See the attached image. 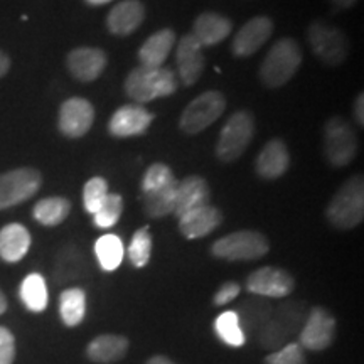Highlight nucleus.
Returning a JSON list of instances; mask_svg holds the SVG:
<instances>
[{"mask_svg": "<svg viewBox=\"0 0 364 364\" xmlns=\"http://www.w3.org/2000/svg\"><path fill=\"white\" fill-rule=\"evenodd\" d=\"M215 331L223 343L231 348H241L247 343V336L241 331L238 316L235 311H226L220 314L215 321Z\"/></svg>", "mask_w": 364, "mask_h": 364, "instance_id": "obj_33", "label": "nucleus"}, {"mask_svg": "<svg viewBox=\"0 0 364 364\" xmlns=\"http://www.w3.org/2000/svg\"><path fill=\"white\" fill-rule=\"evenodd\" d=\"M86 270H88V263L83 252L73 245H68L58 253L53 275L58 284H66V282L81 279Z\"/></svg>", "mask_w": 364, "mask_h": 364, "instance_id": "obj_26", "label": "nucleus"}, {"mask_svg": "<svg viewBox=\"0 0 364 364\" xmlns=\"http://www.w3.org/2000/svg\"><path fill=\"white\" fill-rule=\"evenodd\" d=\"M270 250L267 236L255 230H241L216 240L211 247L213 257L226 262L260 260Z\"/></svg>", "mask_w": 364, "mask_h": 364, "instance_id": "obj_5", "label": "nucleus"}, {"mask_svg": "<svg viewBox=\"0 0 364 364\" xmlns=\"http://www.w3.org/2000/svg\"><path fill=\"white\" fill-rule=\"evenodd\" d=\"M331 6L338 11H346V9H351L356 6L359 0H329Z\"/></svg>", "mask_w": 364, "mask_h": 364, "instance_id": "obj_42", "label": "nucleus"}, {"mask_svg": "<svg viewBox=\"0 0 364 364\" xmlns=\"http://www.w3.org/2000/svg\"><path fill=\"white\" fill-rule=\"evenodd\" d=\"M107 63L108 58L103 49L90 48V46L73 49L66 58V66L71 76L81 83H91L98 80L107 68Z\"/></svg>", "mask_w": 364, "mask_h": 364, "instance_id": "obj_17", "label": "nucleus"}, {"mask_svg": "<svg viewBox=\"0 0 364 364\" xmlns=\"http://www.w3.org/2000/svg\"><path fill=\"white\" fill-rule=\"evenodd\" d=\"M108 194H110V191H108V182L105 177H91L90 181H86L83 188L85 211L90 213V215H95L105 203Z\"/></svg>", "mask_w": 364, "mask_h": 364, "instance_id": "obj_36", "label": "nucleus"}, {"mask_svg": "<svg viewBox=\"0 0 364 364\" xmlns=\"http://www.w3.org/2000/svg\"><path fill=\"white\" fill-rule=\"evenodd\" d=\"M272 309L273 307L265 299L255 295L253 299L245 300V302L238 307V311H235L236 316H238L241 331L245 332L247 338L248 334L250 338L257 334L258 329L263 326V322H265L268 316L272 314Z\"/></svg>", "mask_w": 364, "mask_h": 364, "instance_id": "obj_27", "label": "nucleus"}, {"mask_svg": "<svg viewBox=\"0 0 364 364\" xmlns=\"http://www.w3.org/2000/svg\"><path fill=\"white\" fill-rule=\"evenodd\" d=\"M275 29V24L270 17L257 16L241 26L231 41V53L236 58H250L263 48V44L270 39Z\"/></svg>", "mask_w": 364, "mask_h": 364, "instance_id": "obj_14", "label": "nucleus"}, {"mask_svg": "<svg viewBox=\"0 0 364 364\" xmlns=\"http://www.w3.org/2000/svg\"><path fill=\"white\" fill-rule=\"evenodd\" d=\"M223 223L221 211L213 204H204L179 218V231L184 238L199 240L220 228Z\"/></svg>", "mask_w": 364, "mask_h": 364, "instance_id": "obj_18", "label": "nucleus"}, {"mask_svg": "<svg viewBox=\"0 0 364 364\" xmlns=\"http://www.w3.org/2000/svg\"><path fill=\"white\" fill-rule=\"evenodd\" d=\"M179 86L177 76L169 68H144L136 66L127 75L124 90L136 105L154 102L174 95Z\"/></svg>", "mask_w": 364, "mask_h": 364, "instance_id": "obj_1", "label": "nucleus"}, {"mask_svg": "<svg viewBox=\"0 0 364 364\" xmlns=\"http://www.w3.org/2000/svg\"><path fill=\"white\" fill-rule=\"evenodd\" d=\"M95 108L86 98H68L59 108L58 127L59 132L68 139H80L93 127Z\"/></svg>", "mask_w": 364, "mask_h": 364, "instance_id": "obj_13", "label": "nucleus"}, {"mask_svg": "<svg viewBox=\"0 0 364 364\" xmlns=\"http://www.w3.org/2000/svg\"><path fill=\"white\" fill-rule=\"evenodd\" d=\"M179 181L171 182V184L164 186V188L147 191V193H142V204L144 211L149 218H164L169 216L174 213L176 206V191Z\"/></svg>", "mask_w": 364, "mask_h": 364, "instance_id": "obj_28", "label": "nucleus"}, {"mask_svg": "<svg viewBox=\"0 0 364 364\" xmlns=\"http://www.w3.org/2000/svg\"><path fill=\"white\" fill-rule=\"evenodd\" d=\"M174 181H176V176L171 167L162 162H156L145 171L142 182H140V191H142V193H147V191L164 188V186L171 184V182Z\"/></svg>", "mask_w": 364, "mask_h": 364, "instance_id": "obj_37", "label": "nucleus"}, {"mask_svg": "<svg viewBox=\"0 0 364 364\" xmlns=\"http://www.w3.org/2000/svg\"><path fill=\"white\" fill-rule=\"evenodd\" d=\"M309 44L312 53L324 65L339 66L348 59L349 43L343 31L326 24L322 21H314L307 31Z\"/></svg>", "mask_w": 364, "mask_h": 364, "instance_id": "obj_9", "label": "nucleus"}, {"mask_svg": "<svg viewBox=\"0 0 364 364\" xmlns=\"http://www.w3.org/2000/svg\"><path fill=\"white\" fill-rule=\"evenodd\" d=\"M294 287V277L279 267L258 268L247 279L248 292L262 299H284L292 294Z\"/></svg>", "mask_w": 364, "mask_h": 364, "instance_id": "obj_12", "label": "nucleus"}, {"mask_svg": "<svg viewBox=\"0 0 364 364\" xmlns=\"http://www.w3.org/2000/svg\"><path fill=\"white\" fill-rule=\"evenodd\" d=\"M240 285L236 282H225L220 289L216 290L215 297H213V302L215 306H226V304L233 302V300L240 295Z\"/></svg>", "mask_w": 364, "mask_h": 364, "instance_id": "obj_40", "label": "nucleus"}, {"mask_svg": "<svg viewBox=\"0 0 364 364\" xmlns=\"http://www.w3.org/2000/svg\"><path fill=\"white\" fill-rule=\"evenodd\" d=\"M95 255L97 260L105 272H115L122 265L125 257V247L122 243L120 236L103 235L95 243Z\"/></svg>", "mask_w": 364, "mask_h": 364, "instance_id": "obj_32", "label": "nucleus"}, {"mask_svg": "<svg viewBox=\"0 0 364 364\" xmlns=\"http://www.w3.org/2000/svg\"><path fill=\"white\" fill-rule=\"evenodd\" d=\"M358 135L348 120L331 117L324 125V154L334 167L349 166L358 156Z\"/></svg>", "mask_w": 364, "mask_h": 364, "instance_id": "obj_7", "label": "nucleus"}, {"mask_svg": "<svg viewBox=\"0 0 364 364\" xmlns=\"http://www.w3.org/2000/svg\"><path fill=\"white\" fill-rule=\"evenodd\" d=\"M231 33H233V22L230 17L209 11L196 17L191 34L201 44V48H209V46L220 44Z\"/></svg>", "mask_w": 364, "mask_h": 364, "instance_id": "obj_22", "label": "nucleus"}, {"mask_svg": "<svg viewBox=\"0 0 364 364\" xmlns=\"http://www.w3.org/2000/svg\"><path fill=\"white\" fill-rule=\"evenodd\" d=\"M152 255V236H150L149 226L140 228L132 236L129 245V260L135 268H144Z\"/></svg>", "mask_w": 364, "mask_h": 364, "instance_id": "obj_34", "label": "nucleus"}, {"mask_svg": "<svg viewBox=\"0 0 364 364\" xmlns=\"http://www.w3.org/2000/svg\"><path fill=\"white\" fill-rule=\"evenodd\" d=\"M152 122L154 113H150L144 105H124L108 120V134L117 139L139 136L147 134Z\"/></svg>", "mask_w": 364, "mask_h": 364, "instance_id": "obj_15", "label": "nucleus"}, {"mask_svg": "<svg viewBox=\"0 0 364 364\" xmlns=\"http://www.w3.org/2000/svg\"><path fill=\"white\" fill-rule=\"evenodd\" d=\"M59 316L68 327H76L86 316V294L80 287L63 290L59 295Z\"/></svg>", "mask_w": 364, "mask_h": 364, "instance_id": "obj_29", "label": "nucleus"}, {"mask_svg": "<svg viewBox=\"0 0 364 364\" xmlns=\"http://www.w3.org/2000/svg\"><path fill=\"white\" fill-rule=\"evenodd\" d=\"M129 339L120 334L97 336L86 348V354L93 363L110 364L120 361L129 351Z\"/></svg>", "mask_w": 364, "mask_h": 364, "instance_id": "obj_25", "label": "nucleus"}, {"mask_svg": "<svg viewBox=\"0 0 364 364\" xmlns=\"http://www.w3.org/2000/svg\"><path fill=\"white\" fill-rule=\"evenodd\" d=\"M9 70H11V59H9L6 53L0 51V78H4Z\"/></svg>", "mask_w": 364, "mask_h": 364, "instance_id": "obj_43", "label": "nucleus"}, {"mask_svg": "<svg viewBox=\"0 0 364 364\" xmlns=\"http://www.w3.org/2000/svg\"><path fill=\"white\" fill-rule=\"evenodd\" d=\"M71 203L61 196H53V198L41 199L33 209L34 220L43 226H58L70 216Z\"/></svg>", "mask_w": 364, "mask_h": 364, "instance_id": "obj_30", "label": "nucleus"}, {"mask_svg": "<svg viewBox=\"0 0 364 364\" xmlns=\"http://www.w3.org/2000/svg\"><path fill=\"white\" fill-rule=\"evenodd\" d=\"M86 4H90V6L93 7H98V6H105V4H110L112 0H85Z\"/></svg>", "mask_w": 364, "mask_h": 364, "instance_id": "obj_46", "label": "nucleus"}, {"mask_svg": "<svg viewBox=\"0 0 364 364\" xmlns=\"http://www.w3.org/2000/svg\"><path fill=\"white\" fill-rule=\"evenodd\" d=\"M363 108H364V93H359L358 98L354 100V107H353L354 120L358 122L359 127L364 125V113H363Z\"/></svg>", "mask_w": 364, "mask_h": 364, "instance_id": "obj_41", "label": "nucleus"}, {"mask_svg": "<svg viewBox=\"0 0 364 364\" xmlns=\"http://www.w3.org/2000/svg\"><path fill=\"white\" fill-rule=\"evenodd\" d=\"M265 364H306V356L299 343H287L280 349L268 354Z\"/></svg>", "mask_w": 364, "mask_h": 364, "instance_id": "obj_38", "label": "nucleus"}, {"mask_svg": "<svg viewBox=\"0 0 364 364\" xmlns=\"http://www.w3.org/2000/svg\"><path fill=\"white\" fill-rule=\"evenodd\" d=\"M255 135V118L248 110L235 112L226 120L218 135L216 157L221 162L231 164L247 152L248 145L252 144Z\"/></svg>", "mask_w": 364, "mask_h": 364, "instance_id": "obj_6", "label": "nucleus"}, {"mask_svg": "<svg viewBox=\"0 0 364 364\" xmlns=\"http://www.w3.org/2000/svg\"><path fill=\"white\" fill-rule=\"evenodd\" d=\"M290 154L285 142L282 139H272L265 147L260 150L257 161H255V171L262 179L275 181L289 171Z\"/></svg>", "mask_w": 364, "mask_h": 364, "instance_id": "obj_19", "label": "nucleus"}, {"mask_svg": "<svg viewBox=\"0 0 364 364\" xmlns=\"http://www.w3.org/2000/svg\"><path fill=\"white\" fill-rule=\"evenodd\" d=\"M326 218L338 230H353L364 220V181L361 174L351 176L331 199Z\"/></svg>", "mask_w": 364, "mask_h": 364, "instance_id": "obj_4", "label": "nucleus"}, {"mask_svg": "<svg viewBox=\"0 0 364 364\" xmlns=\"http://www.w3.org/2000/svg\"><path fill=\"white\" fill-rule=\"evenodd\" d=\"M176 66L179 80L186 86L196 85L203 76L206 68V59L201 44L194 39L193 34L182 36L176 48Z\"/></svg>", "mask_w": 364, "mask_h": 364, "instance_id": "obj_16", "label": "nucleus"}, {"mask_svg": "<svg viewBox=\"0 0 364 364\" xmlns=\"http://www.w3.org/2000/svg\"><path fill=\"white\" fill-rule=\"evenodd\" d=\"M19 295L27 311L43 312L49 302L48 285H46L44 277L39 275V273L27 275L21 284Z\"/></svg>", "mask_w": 364, "mask_h": 364, "instance_id": "obj_31", "label": "nucleus"}, {"mask_svg": "<svg viewBox=\"0 0 364 364\" xmlns=\"http://www.w3.org/2000/svg\"><path fill=\"white\" fill-rule=\"evenodd\" d=\"M302 49L294 38H282L272 46L263 59L258 76L263 86L277 90L289 83L302 65Z\"/></svg>", "mask_w": 364, "mask_h": 364, "instance_id": "obj_2", "label": "nucleus"}, {"mask_svg": "<svg viewBox=\"0 0 364 364\" xmlns=\"http://www.w3.org/2000/svg\"><path fill=\"white\" fill-rule=\"evenodd\" d=\"M122 213H124V198L120 194H108L105 203L93 215L95 226L102 228V230H108V228L117 225Z\"/></svg>", "mask_w": 364, "mask_h": 364, "instance_id": "obj_35", "label": "nucleus"}, {"mask_svg": "<svg viewBox=\"0 0 364 364\" xmlns=\"http://www.w3.org/2000/svg\"><path fill=\"white\" fill-rule=\"evenodd\" d=\"M145 19V6L140 0H124L118 2L107 16V29L113 36L134 34Z\"/></svg>", "mask_w": 364, "mask_h": 364, "instance_id": "obj_20", "label": "nucleus"}, {"mask_svg": "<svg viewBox=\"0 0 364 364\" xmlns=\"http://www.w3.org/2000/svg\"><path fill=\"white\" fill-rule=\"evenodd\" d=\"M147 364H176V363L166 356H154L149 359Z\"/></svg>", "mask_w": 364, "mask_h": 364, "instance_id": "obj_44", "label": "nucleus"}, {"mask_svg": "<svg viewBox=\"0 0 364 364\" xmlns=\"http://www.w3.org/2000/svg\"><path fill=\"white\" fill-rule=\"evenodd\" d=\"M211 198V189H209L208 181L201 176H188L179 181L176 191V206L172 215L177 216V220L186 213L193 209L209 204Z\"/></svg>", "mask_w": 364, "mask_h": 364, "instance_id": "obj_21", "label": "nucleus"}, {"mask_svg": "<svg viewBox=\"0 0 364 364\" xmlns=\"http://www.w3.org/2000/svg\"><path fill=\"white\" fill-rule=\"evenodd\" d=\"M306 317V306L297 300H290L277 309H272V314L255 334L257 343L262 348L277 351L289 343L292 336L300 332Z\"/></svg>", "mask_w": 364, "mask_h": 364, "instance_id": "obj_3", "label": "nucleus"}, {"mask_svg": "<svg viewBox=\"0 0 364 364\" xmlns=\"http://www.w3.org/2000/svg\"><path fill=\"white\" fill-rule=\"evenodd\" d=\"M225 110L226 98L221 91H204L184 108L179 118V129L188 135L201 134L203 130L215 124Z\"/></svg>", "mask_w": 364, "mask_h": 364, "instance_id": "obj_8", "label": "nucleus"}, {"mask_svg": "<svg viewBox=\"0 0 364 364\" xmlns=\"http://www.w3.org/2000/svg\"><path fill=\"white\" fill-rule=\"evenodd\" d=\"M16 359V339L7 327L0 326V364H12Z\"/></svg>", "mask_w": 364, "mask_h": 364, "instance_id": "obj_39", "label": "nucleus"}, {"mask_svg": "<svg viewBox=\"0 0 364 364\" xmlns=\"http://www.w3.org/2000/svg\"><path fill=\"white\" fill-rule=\"evenodd\" d=\"M6 311H7V299H6V295H4L2 290H0V316H2Z\"/></svg>", "mask_w": 364, "mask_h": 364, "instance_id": "obj_45", "label": "nucleus"}, {"mask_svg": "<svg viewBox=\"0 0 364 364\" xmlns=\"http://www.w3.org/2000/svg\"><path fill=\"white\" fill-rule=\"evenodd\" d=\"M41 182L43 177L33 167H21L0 174V209H9L26 203L38 193Z\"/></svg>", "mask_w": 364, "mask_h": 364, "instance_id": "obj_10", "label": "nucleus"}, {"mask_svg": "<svg viewBox=\"0 0 364 364\" xmlns=\"http://www.w3.org/2000/svg\"><path fill=\"white\" fill-rule=\"evenodd\" d=\"M176 33L172 29H161L145 39L139 49V61L144 68H162L176 46Z\"/></svg>", "mask_w": 364, "mask_h": 364, "instance_id": "obj_23", "label": "nucleus"}, {"mask_svg": "<svg viewBox=\"0 0 364 364\" xmlns=\"http://www.w3.org/2000/svg\"><path fill=\"white\" fill-rule=\"evenodd\" d=\"M31 248V233L19 223H11L0 230V258L7 263H17Z\"/></svg>", "mask_w": 364, "mask_h": 364, "instance_id": "obj_24", "label": "nucleus"}, {"mask_svg": "<svg viewBox=\"0 0 364 364\" xmlns=\"http://www.w3.org/2000/svg\"><path fill=\"white\" fill-rule=\"evenodd\" d=\"M336 318L324 307H314L299 332V344L309 351H324L334 341Z\"/></svg>", "mask_w": 364, "mask_h": 364, "instance_id": "obj_11", "label": "nucleus"}]
</instances>
